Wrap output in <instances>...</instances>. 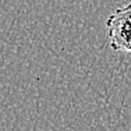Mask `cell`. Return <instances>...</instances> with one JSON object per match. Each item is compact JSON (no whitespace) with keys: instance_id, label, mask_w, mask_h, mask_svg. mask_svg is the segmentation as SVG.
<instances>
[{"instance_id":"1","label":"cell","mask_w":131,"mask_h":131,"mask_svg":"<svg viewBox=\"0 0 131 131\" xmlns=\"http://www.w3.org/2000/svg\"><path fill=\"white\" fill-rule=\"evenodd\" d=\"M109 45L114 52L131 54V3L118 7L106 20Z\"/></svg>"}]
</instances>
